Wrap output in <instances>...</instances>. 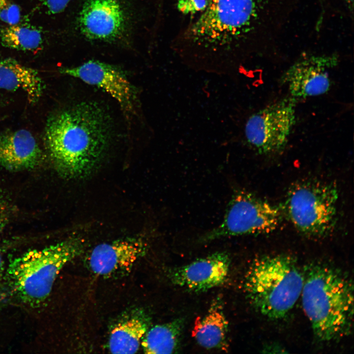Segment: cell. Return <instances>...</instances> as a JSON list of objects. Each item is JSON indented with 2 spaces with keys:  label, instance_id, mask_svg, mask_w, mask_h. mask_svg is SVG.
<instances>
[{
  "label": "cell",
  "instance_id": "13",
  "mask_svg": "<svg viewBox=\"0 0 354 354\" xmlns=\"http://www.w3.org/2000/svg\"><path fill=\"white\" fill-rule=\"evenodd\" d=\"M63 74L79 79L99 88L115 99L127 111L133 107L134 91L130 83L118 68L98 60H89L59 70Z\"/></svg>",
  "mask_w": 354,
  "mask_h": 354
},
{
  "label": "cell",
  "instance_id": "27",
  "mask_svg": "<svg viewBox=\"0 0 354 354\" xmlns=\"http://www.w3.org/2000/svg\"><path fill=\"white\" fill-rule=\"evenodd\" d=\"M3 266V264L2 258L1 253L0 252V274L2 271Z\"/></svg>",
  "mask_w": 354,
  "mask_h": 354
},
{
  "label": "cell",
  "instance_id": "21",
  "mask_svg": "<svg viewBox=\"0 0 354 354\" xmlns=\"http://www.w3.org/2000/svg\"><path fill=\"white\" fill-rule=\"evenodd\" d=\"M211 0H177V8L184 15H193L201 13L210 4Z\"/></svg>",
  "mask_w": 354,
  "mask_h": 354
},
{
  "label": "cell",
  "instance_id": "7",
  "mask_svg": "<svg viewBox=\"0 0 354 354\" xmlns=\"http://www.w3.org/2000/svg\"><path fill=\"white\" fill-rule=\"evenodd\" d=\"M279 208L247 191L237 190L233 194L221 223L199 238L208 242L221 238L238 236L269 234L281 221Z\"/></svg>",
  "mask_w": 354,
  "mask_h": 354
},
{
  "label": "cell",
  "instance_id": "25",
  "mask_svg": "<svg viewBox=\"0 0 354 354\" xmlns=\"http://www.w3.org/2000/svg\"><path fill=\"white\" fill-rule=\"evenodd\" d=\"M5 207V202L3 198V197L1 196V194L0 193V215H1V212H2V211L4 210Z\"/></svg>",
  "mask_w": 354,
  "mask_h": 354
},
{
  "label": "cell",
  "instance_id": "19",
  "mask_svg": "<svg viewBox=\"0 0 354 354\" xmlns=\"http://www.w3.org/2000/svg\"><path fill=\"white\" fill-rule=\"evenodd\" d=\"M43 43L41 30L30 25H8L0 30V44L4 47L22 51H34Z\"/></svg>",
  "mask_w": 354,
  "mask_h": 354
},
{
  "label": "cell",
  "instance_id": "28",
  "mask_svg": "<svg viewBox=\"0 0 354 354\" xmlns=\"http://www.w3.org/2000/svg\"><path fill=\"white\" fill-rule=\"evenodd\" d=\"M321 0H319V1H320V2H321Z\"/></svg>",
  "mask_w": 354,
  "mask_h": 354
},
{
  "label": "cell",
  "instance_id": "2",
  "mask_svg": "<svg viewBox=\"0 0 354 354\" xmlns=\"http://www.w3.org/2000/svg\"><path fill=\"white\" fill-rule=\"evenodd\" d=\"M94 101H76L48 119L44 140L58 173L67 179L90 175L114 139L111 115Z\"/></svg>",
  "mask_w": 354,
  "mask_h": 354
},
{
  "label": "cell",
  "instance_id": "12",
  "mask_svg": "<svg viewBox=\"0 0 354 354\" xmlns=\"http://www.w3.org/2000/svg\"><path fill=\"white\" fill-rule=\"evenodd\" d=\"M147 250V243L141 238L118 239L95 247L88 258V264L91 271L99 276L123 275L130 272Z\"/></svg>",
  "mask_w": 354,
  "mask_h": 354
},
{
  "label": "cell",
  "instance_id": "3",
  "mask_svg": "<svg viewBox=\"0 0 354 354\" xmlns=\"http://www.w3.org/2000/svg\"><path fill=\"white\" fill-rule=\"evenodd\" d=\"M302 306L317 339L338 341L351 333L354 286L350 277L329 264H312L304 273Z\"/></svg>",
  "mask_w": 354,
  "mask_h": 354
},
{
  "label": "cell",
  "instance_id": "17",
  "mask_svg": "<svg viewBox=\"0 0 354 354\" xmlns=\"http://www.w3.org/2000/svg\"><path fill=\"white\" fill-rule=\"evenodd\" d=\"M228 326L220 302L216 301L206 315L196 319L192 335L204 348L227 351Z\"/></svg>",
  "mask_w": 354,
  "mask_h": 354
},
{
  "label": "cell",
  "instance_id": "9",
  "mask_svg": "<svg viewBox=\"0 0 354 354\" xmlns=\"http://www.w3.org/2000/svg\"><path fill=\"white\" fill-rule=\"evenodd\" d=\"M123 0H87L77 17L80 33L88 40L115 43L125 39L130 16Z\"/></svg>",
  "mask_w": 354,
  "mask_h": 354
},
{
  "label": "cell",
  "instance_id": "10",
  "mask_svg": "<svg viewBox=\"0 0 354 354\" xmlns=\"http://www.w3.org/2000/svg\"><path fill=\"white\" fill-rule=\"evenodd\" d=\"M338 62L339 57L335 54L303 56L284 72L280 83L296 100L325 94L331 85L329 71Z\"/></svg>",
  "mask_w": 354,
  "mask_h": 354
},
{
  "label": "cell",
  "instance_id": "16",
  "mask_svg": "<svg viewBox=\"0 0 354 354\" xmlns=\"http://www.w3.org/2000/svg\"><path fill=\"white\" fill-rule=\"evenodd\" d=\"M0 88L23 90L29 101L35 103L43 93L44 85L36 70L13 59L6 58L0 59Z\"/></svg>",
  "mask_w": 354,
  "mask_h": 354
},
{
  "label": "cell",
  "instance_id": "22",
  "mask_svg": "<svg viewBox=\"0 0 354 354\" xmlns=\"http://www.w3.org/2000/svg\"><path fill=\"white\" fill-rule=\"evenodd\" d=\"M73 0H37L38 4L45 13L57 15L62 12Z\"/></svg>",
  "mask_w": 354,
  "mask_h": 354
},
{
  "label": "cell",
  "instance_id": "23",
  "mask_svg": "<svg viewBox=\"0 0 354 354\" xmlns=\"http://www.w3.org/2000/svg\"><path fill=\"white\" fill-rule=\"evenodd\" d=\"M264 353H286L285 350L281 347L276 344H270L265 347L263 350Z\"/></svg>",
  "mask_w": 354,
  "mask_h": 354
},
{
  "label": "cell",
  "instance_id": "11",
  "mask_svg": "<svg viewBox=\"0 0 354 354\" xmlns=\"http://www.w3.org/2000/svg\"><path fill=\"white\" fill-rule=\"evenodd\" d=\"M231 265L228 253L216 252L180 266L170 269L167 274L174 285L202 292L223 284Z\"/></svg>",
  "mask_w": 354,
  "mask_h": 354
},
{
  "label": "cell",
  "instance_id": "18",
  "mask_svg": "<svg viewBox=\"0 0 354 354\" xmlns=\"http://www.w3.org/2000/svg\"><path fill=\"white\" fill-rule=\"evenodd\" d=\"M184 326L182 319L157 324L148 329L141 345L146 354H171L179 349Z\"/></svg>",
  "mask_w": 354,
  "mask_h": 354
},
{
  "label": "cell",
  "instance_id": "4",
  "mask_svg": "<svg viewBox=\"0 0 354 354\" xmlns=\"http://www.w3.org/2000/svg\"><path fill=\"white\" fill-rule=\"evenodd\" d=\"M304 278L294 256L263 255L249 266L243 289L256 311L270 320H280L290 313L301 295Z\"/></svg>",
  "mask_w": 354,
  "mask_h": 354
},
{
  "label": "cell",
  "instance_id": "8",
  "mask_svg": "<svg viewBox=\"0 0 354 354\" xmlns=\"http://www.w3.org/2000/svg\"><path fill=\"white\" fill-rule=\"evenodd\" d=\"M296 101L291 96L283 98L251 115L244 129L248 144L264 155L282 151L295 123Z\"/></svg>",
  "mask_w": 354,
  "mask_h": 354
},
{
  "label": "cell",
  "instance_id": "26",
  "mask_svg": "<svg viewBox=\"0 0 354 354\" xmlns=\"http://www.w3.org/2000/svg\"><path fill=\"white\" fill-rule=\"evenodd\" d=\"M351 12H353L354 7V0H344Z\"/></svg>",
  "mask_w": 354,
  "mask_h": 354
},
{
  "label": "cell",
  "instance_id": "15",
  "mask_svg": "<svg viewBox=\"0 0 354 354\" xmlns=\"http://www.w3.org/2000/svg\"><path fill=\"white\" fill-rule=\"evenodd\" d=\"M150 324L149 316L141 308L132 309L122 315L110 333L108 341L110 352L136 353Z\"/></svg>",
  "mask_w": 354,
  "mask_h": 354
},
{
  "label": "cell",
  "instance_id": "20",
  "mask_svg": "<svg viewBox=\"0 0 354 354\" xmlns=\"http://www.w3.org/2000/svg\"><path fill=\"white\" fill-rule=\"evenodd\" d=\"M21 11L12 0H0V20L8 25L19 23Z\"/></svg>",
  "mask_w": 354,
  "mask_h": 354
},
{
  "label": "cell",
  "instance_id": "14",
  "mask_svg": "<svg viewBox=\"0 0 354 354\" xmlns=\"http://www.w3.org/2000/svg\"><path fill=\"white\" fill-rule=\"evenodd\" d=\"M42 160V153L32 134L19 129L0 136V166L17 171L31 169Z\"/></svg>",
  "mask_w": 354,
  "mask_h": 354
},
{
  "label": "cell",
  "instance_id": "6",
  "mask_svg": "<svg viewBox=\"0 0 354 354\" xmlns=\"http://www.w3.org/2000/svg\"><path fill=\"white\" fill-rule=\"evenodd\" d=\"M338 191L332 183L307 179L289 189L284 203L285 212L295 228L313 239L329 236L337 219Z\"/></svg>",
  "mask_w": 354,
  "mask_h": 354
},
{
  "label": "cell",
  "instance_id": "5",
  "mask_svg": "<svg viewBox=\"0 0 354 354\" xmlns=\"http://www.w3.org/2000/svg\"><path fill=\"white\" fill-rule=\"evenodd\" d=\"M85 246L84 239L72 236L13 258L5 273L7 292L21 304L39 307L49 296L61 269L80 255Z\"/></svg>",
  "mask_w": 354,
  "mask_h": 354
},
{
  "label": "cell",
  "instance_id": "24",
  "mask_svg": "<svg viewBox=\"0 0 354 354\" xmlns=\"http://www.w3.org/2000/svg\"><path fill=\"white\" fill-rule=\"evenodd\" d=\"M6 219L1 215H0V233L3 231L6 225Z\"/></svg>",
  "mask_w": 354,
  "mask_h": 354
},
{
  "label": "cell",
  "instance_id": "1",
  "mask_svg": "<svg viewBox=\"0 0 354 354\" xmlns=\"http://www.w3.org/2000/svg\"><path fill=\"white\" fill-rule=\"evenodd\" d=\"M259 3V0H211L174 40V51L197 71L232 73L241 45L255 29Z\"/></svg>",
  "mask_w": 354,
  "mask_h": 354
}]
</instances>
